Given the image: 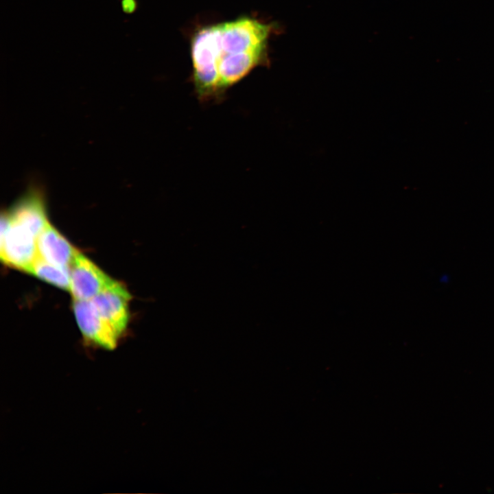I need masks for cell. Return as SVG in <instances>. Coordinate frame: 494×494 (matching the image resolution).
<instances>
[{
  "mask_svg": "<svg viewBox=\"0 0 494 494\" xmlns=\"http://www.w3.org/2000/svg\"><path fill=\"white\" fill-rule=\"evenodd\" d=\"M220 55L217 25L201 29L191 45L193 82L199 101L220 102L217 62Z\"/></svg>",
  "mask_w": 494,
  "mask_h": 494,
  "instance_id": "obj_1",
  "label": "cell"
},
{
  "mask_svg": "<svg viewBox=\"0 0 494 494\" xmlns=\"http://www.w3.org/2000/svg\"><path fill=\"white\" fill-rule=\"evenodd\" d=\"M220 55L266 51L272 27L257 20L242 18L217 24Z\"/></svg>",
  "mask_w": 494,
  "mask_h": 494,
  "instance_id": "obj_2",
  "label": "cell"
},
{
  "mask_svg": "<svg viewBox=\"0 0 494 494\" xmlns=\"http://www.w3.org/2000/svg\"><path fill=\"white\" fill-rule=\"evenodd\" d=\"M37 237L1 216L0 257L6 265L24 271L37 256Z\"/></svg>",
  "mask_w": 494,
  "mask_h": 494,
  "instance_id": "obj_3",
  "label": "cell"
},
{
  "mask_svg": "<svg viewBox=\"0 0 494 494\" xmlns=\"http://www.w3.org/2000/svg\"><path fill=\"white\" fill-rule=\"evenodd\" d=\"M73 309L85 340L94 346L113 350L120 336L96 311L90 301L73 299Z\"/></svg>",
  "mask_w": 494,
  "mask_h": 494,
  "instance_id": "obj_4",
  "label": "cell"
},
{
  "mask_svg": "<svg viewBox=\"0 0 494 494\" xmlns=\"http://www.w3.org/2000/svg\"><path fill=\"white\" fill-rule=\"evenodd\" d=\"M69 292L75 300H91L114 280L78 250L69 267Z\"/></svg>",
  "mask_w": 494,
  "mask_h": 494,
  "instance_id": "obj_5",
  "label": "cell"
},
{
  "mask_svg": "<svg viewBox=\"0 0 494 494\" xmlns=\"http://www.w3.org/2000/svg\"><path fill=\"white\" fill-rule=\"evenodd\" d=\"M131 298L126 287L113 280L90 301L97 313L121 336L128 326Z\"/></svg>",
  "mask_w": 494,
  "mask_h": 494,
  "instance_id": "obj_6",
  "label": "cell"
},
{
  "mask_svg": "<svg viewBox=\"0 0 494 494\" xmlns=\"http://www.w3.org/2000/svg\"><path fill=\"white\" fill-rule=\"evenodd\" d=\"M3 213L10 222L28 229L36 237L49 222L44 193L38 187L30 189Z\"/></svg>",
  "mask_w": 494,
  "mask_h": 494,
  "instance_id": "obj_7",
  "label": "cell"
},
{
  "mask_svg": "<svg viewBox=\"0 0 494 494\" xmlns=\"http://www.w3.org/2000/svg\"><path fill=\"white\" fill-rule=\"evenodd\" d=\"M265 51H255L220 55L217 66L220 101L224 99L228 89L240 81L263 61L266 55Z\"/></svg>",
  "mask_w": 494,
  "mask_h": 494,
  "instance_id": "obj_8",
  "label": "cell"
},
{
  "mask_svg": "<svg viewBox=\"0 0 494 494\" xmlns=\"http://www.w3.org/2000/svg\"><path fill=\"white\" fill-rule=\"evenodd\" d=\"M37 256L54 265L69 268L78 250L49 222L36 239Z\"/></svg>",
  "mask_w": 494,
  "mask_h": 494,
  "instance_id": "obj_9",
  "label": "cell"
},
{
  "mask_svg": "<svg viewBox=\"0 0 494 494\" xmlns=\"http://www.w3.org/2000/svg\"><path fill=\"white\" fill-rule=\"evenodd\" d=\"M24 271L54 286L69 291V268L54 265L36 256Z\"/></svg>",
  "mask_w": 494,
  "mask_h": 494,
  "instance_id": "obj_10",
  "label": "cell"
}]
</instances>
